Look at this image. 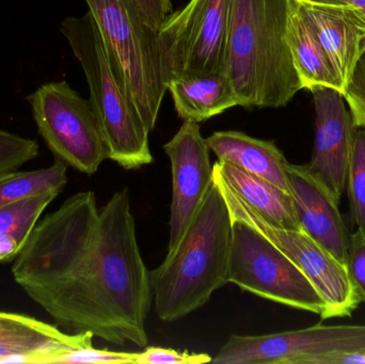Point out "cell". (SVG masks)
<instances>
[{"label": "cell", "mask_w": 365, "mask_h": 364, "mask_svg": "<svg viewBox=\"0 0 365 364\" xmlns=\"http://www.w3.org/2000/svg\"><path fill=\"white\" fill-rule=\"evenodd\" d=\"M155 29H160L169 15L173 12V0H135Z\"/></svg>", "instance_id": "4316f807"}, {"label": "cell", "mask_w": 365, "mask_h": 364, "mask_svg": "<svg viewBox=\"0 0 365 364\" xmlns=\"http://www.w3.org/2000/svg\"><path fill=\"white\" fill-rule=\"evenodd\" d=\"M231 243V214L214 180L178 245L150 271L160 320H181L227 284Z\"/></svg>", "instance_id": "3957f363"}, {"label": "cell", "mask_w": 365, "mask_h": 364, "mask_svg": "<svg viewBox=\"0 0 365 364\" xmlns=\"http://www.w3.org/2000/svg\"><path fill=\"white\" fill-rule=\"evenodd\" d=\"M206 141L219 162H230L289 192V162L274 141L253 138L236 130L214 132Z\"/></svg>", "instance_id": "2e32d148"}, {"label": "cell", "mask_w": 365, "mask_h": 364, "mask_svg": "<svg viewBox=\"0 0 365 364\" xmlns=\"http://www.w3.org/2000/svg\"><path fill=\"white\" fill-rule=\"evenodd\" d=\"M287 181L300 229L346 266L351 235L340 200L307 165L289 164Z\"/></svg>", "instance_id": "4fadbf2b"}, {"label": "cell", "mask_w": 365, "mask_h": 364, "mask_svg": "<svg viewBox=\"0 0 365 364\" xmlns=\"http://www.w3.org/2000/svg\"><path fill=\"white\" fill-rule=\"evenodd\" d=\"M214 180L220 187L232 217L242 220L259 231L289 256L317 286L326 303L324 320L351 316L361 301L349 280L344 264L304 231L272 226L238 198L215 173Z\"/></svg>", "instance_id": "9c48e42d"}, {"label": "cell", "mask_w": 365, "mask_h": 364, "mask_svg": "<svg viewBox=\"0 0 365 364\" xmlns=\"http://www.w3.org/2000/svg\"><path fill=\"white\" fill-rule=\"evenodd\" d=\"M59 192H48L0 207V262L14 260L44 209Z\"/></svg>", "instance_id": "ffe728a7"}, {"label": "cell", "mask_w": 365, "mask_h": 364, "mask_svg": "<svg viewBox=\"0 0 365 364\" xmlns=\"http://www.w3.org/2000/svg\"><path fill=\"white\" fill-rule=\"evenodd\" d=\"M102 38L109 66L150 132L167 91L158 30L135 0H86Z\"/></svg>", "instance_id": "5b68a950"}, {"label": "cell", "mask_w": 365, "mask_h": 364, "mask_svg": "<svg viewBox=\"0 0 365 364\" xmlns=\"http://www.w3.org/2000/svg\"><path fill=\"white\" fill-rule=\"evenodd\" d=\"M287 42L302 89L332 88L343 93V85L327 53L296 0L292 2L287 26Z\"/></svg>", "instance_id": "d6986e66"}, {"label": "cell", "mask_w": 365, "mask_h": 364, "mask_svg": "<svg viewBox=\"0 0 365 364\" xmlns=\"http://www.w3.org/2000/svg\"><path fill=\"white\" fill-rule=\"evenodd\" d=\"M342 81L343 90L365 51V14L351 4L296 0Z\"/></svg>", "instance_id": "9a60e30c"}, {"label": "cell", "mask_w": 365, "mask_h": 364, "mask_svg": "<svg viewBox=\"0 0 365 364\" xmlns=\"http://www.w3.org/2000/svg\"><path fill=\"white\" fill-rule=\"evenodd\" d=\"M347 4L359 9L365 14V0H346Z\"/></svg>", "instance_id": "f546056e"}, {"label": "cell", "mask_w": 365, "mask_h": 364, "mask_svg": "<svg viewBox=\"0 0 365 364\" xmlns=\"http://www.w3.org/2000/svg\"><path fill=\"white\" fill-rule=\"evenodd\" d=\"M306 1L313 2V4H336V6H342V4H349L346 0H306Z\"/></svg>", "instance_id": "f1b7e54d"}, {"label": "cell", "mask_w": 365, "mask_h": 364, "mask_svg": "<svg viewBox=\"0 0 365 364\" xmlns=\"http://www.w3.org/2000/svg\"><path fill=\"white\" fill-rule=\"evenodd\" d=\"M233 0H190L158 29L165 85L186 75L223 72Z\"/></svg>", "instance_id": "ba28073f"}, {"label": "cell", "mask_w": 365, "mask_h": 364, "mask_svg": "<svg viewBox=\"0 0 365 364\" xmlns=\"http://www.w3.org/2000/svg\"><path fill=\"white\" fill-rule=\"evenodd\" d=\"M365 363V352L340 353L319 359L317 364Z\"/></svg>", "instance_id": "83f0119b"}, {"label": "cell", "mask_w": 365, "mask_h": 364, "mask_svg": "<svg viewBox=\"0 0 365 364\" xmlns=\"http://www.w3.org/2000/svg\"><path fill=\"white\" fill-rule=\"evenodd\" d=\"M212 363V357L207 354L178 352L170 348L147 346L138 353L136 364H204Z\"/></svg>", "instance_id": "484cf974"}, {"label": "cell", "mask_w": 365, "mask_h": 364, "mask_svg": "<svg viewBox=\"0 0 365 364\" xmlns=\"http://www.w3.org/2000/svg\"><path fill=\"white\" fill-rule=\"evenodd\" d=\"M164 151L170 160L173 173L168 247L171 250L179 243L214 182V165L210 162L207 141L195 122L184 121L164 145Z\"/></svg>", "instance_id": "8fae6325"}, {"label": "cell", "mask_w": 365, "mask_h": 364, "mask_svg": "<svg viewBox=\"0 0 365 364\" xmlns=\"http://www.w3.org/2000/svg\"><path fill=\"white\" fill-rule=\"evenodd\" d=\"M38 134L56 160L92 175L108 160L106 141L90 100L66 81L45 83L26 98Z\"/></svg>", "instance_id": "52a82bcc"}, {"label": "cell", "mask_w": 365, "mask_h": 364, "mask_svg": "<svg viewBox=\"0 0 365 364\" xmlns=\"http://www.w3.org/2000/svg\"><path fill=\"white\" fill-rule=\"evenodd\" d=\"M342 94L345 102L349 105L354 123L358 128H365V51L358 60Z\"/></svg>", "instance_id": "cb8c5ba5"}, {"label": "cell", "mask_w": 365, "mask_h": 364, "mask_svg": "<svg viewBox=\"0 0 365 364\" xmlns=\"http://www.w3.org/2000/svg\"><path fill=\"white\" fill-rule=\"evenodd\" d=\"M60 30L85 72L89 100L106 141L108 160L128 170L152 164L150 130L113 75L90 11L83 16L64 19Z\"/></svg>", "instance_id": "277c9868"}, {"label": "cell", "mask_w": 365, "mask_h": 364, "mask_svg": "<svg viewBox=\"0 0 365 364\" xmlns=\"http://www.w3.org/2000/svg\"><path fill=\"white\" fill-rule=\"evenodd\" d=\"M346 187L351 219L358 230L365 234V128L356 130Z\"/></svg>", "instance_id": "7402d4cb"}, {"label": "cell", "mask_w": 365, "mask_h": 364, "mask_svg": "<svg viewBox=\"0 0 365 364\" xmlns=\"http://www.w3.org/2000/svg\"><path fill=\"white\" fill-rule=\"evenodd\" d=\"M346 269L356 293L365 303V234L358 229L349 236Z\"/></svg>", "instance_id": "d4e9b609"}, {"label": "cell", "mask_w": 365, "mask_h": 364, "mask_svg": "<svg viewBox=\"0 0 365 364\" xmlns=\"http://www.w3.org/2000/svg\"><path fill=\"white\" fill-rule=\"evenodd\" d=\"M93 335L66 333L25 314L0 311V363H66L91 348Z\"/></svg>", "instance_id": "5bb4252c"}, {"label": "cell", "mask_w": 365, "mask_h": 364, "mask_svg": "<svg viewBox=\"0 0 365 364\" xmlns=\"http://www.w3.org/2000/svg\"><path fill=\"white\" fill-rule=\"evenodd\" d=\"M68 165L56 160L51 167L0 175V207L48 192H61L68 183Z\"/></svg>", "instance_id": "44dd1931"}, {"label": "cell", "mask_w": 365, "mask_h": 364, "mask_svg": "<svg viewBox=\"0 0 365 364\" xmlns=\"http://www.w3.org/2000/svg\"><path fill=\"white\" fill-rule=\"evenodd\" d=\"M292 2L232 1L223 73L244 108H279L302 90L287 42Z\"/></svg>", "instance_id": "7a4b0ae2"}, {"label": "cell", "mask_w": 365, "mask_h": 364, "mask_svg": "<svg viewBox=\"0 0 365 364\" xmlns=\"http://www.w3.org/2000/svg\"><path fill=\"white\" fill-rule=\"evenodd\" d=\"M178 115L184 121H206L232 107L240 100L223 72L186 75L167 85Z\"/></svg>", "instance_id": "ac0fdd59"}, {"label": "cell", "mask_w": 365, "mask_h": 364, "mask_svg": "<svg viewBox=\"0 0 365 364\" xmlns=\"http://www.w3.org/2000/svg\"><path fill=\"white\" fill-rule=\"evenodd\" d=\"M15 282L62 328L147 348L148 271L128 188L98 209L93 192L66 199L36 224L12 264Z\"/></svg>", "instance_id": "6da1fadb"}, {"label": "cell", "mask_w": 365, "mask_h": 364, "mask_svg": "<svg viewBox=\"0 0 365 364\" xmlns=\"http://www.w3.org/2000/svg\"><path fill=\"white\" fill-rule=\"evenodd\" d=\"M38 155L36 140L0 130V175L17 170Z\"/></svg>", "instance_id": "603a6c76"}, {"label": "cell", "mask_w": 365, "mask_h": 364, "mask_svg": "<svg viewBox=\"0 0 365 364\" xmlns=\"http://www.w3.org/2000/svg\"><path fill=\"white\" fill-rule=\"evenodd\" d=\"M365 352V325L317 324L298 331L230 337L217 364H317L329 355Z\"/></svg>", "instance_id": "30bf717a"}, {"label": "cell", "mask_w": 365, "mask_h": 364, "mask_svg": "<svg viewBox=\"0 0 365 364\" xmlns=\"http://www.w3.org/2000/svg\"><path fill=\"white\" fill-rule=\"evenodd\" d=\"M311 92L315 106V140L307 166L341 201L358 128L340 91L319 87Z\"/></svg>", "instance_id": "7c38bea8"}, {"label": "cell", "mask_w": 365, "mask_h": 364, "mask_svg": "<svg viewBox=\"0 0 365 364\" xmlns=\"http://www.w3.org/2000/svg\"><path fill=\"white\" fill-rule=\"evenodd\" d=\"M214 173L272 226L302 230L289 192L227 162H215Z\"/></svg>", "instance_id": "e0dca14e"}, {"label": "cell", "mask_w": 365, "mask_h": 364, "mask_svg": "<svg viewBox=\"0 0 365 364\" xmlns=\"http://www.w3.org/2000/svg\"><path fill=\"white\" fill-rule=\"evenodd\" d=\"M227 284L325 318V301L308 276L259 231L233 217Z\"/></svg>", "instance_id": "8992f818"}]
</instances>
